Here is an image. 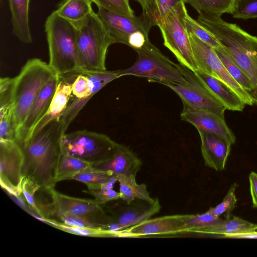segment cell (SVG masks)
<instances>
[{"instance_id":"obj_1","label":"cell","mask_w":257,"mask_h":257,"mask_svg":"<svg viewBox=\"0 0 257 257\" xmlns=\"http://www.w3.org/2000/svg\"><path fill=\"white\" fill-rule=\"evenodd\" d=\"M65 133L60 121L54 120L33 135L22 147V177L38 190L49 193L57 183L61 141Z\"/></svg>"},{"instance_id":"obj_2","label":"cell","mask_w":257,"mask_h":257,"mask_svg":"<svg viewBox=\"0 0 257 257\" xmlns=\"http://www.w3.org/2000/svg\"><path fill=\"white\" fill-rule=\"evenodd\" d=\"M197 20L218 41L247 77L252 87L250 96L257 105V37L221 16L199 13Z\"/></svg>"},{"instance_id":"obj_3","label":"cell","mask_w":257,"mask_h":257,"mask_svg":"<svg viewBox=\"0 0 257 257\" xmlns=\"http://www.w3.org/2000/svg\"><path fill=\"white\" fill-rule=\"evenodd\" d=\"M45 28L51 68L60 76L79 70L75 25L55 11L48 17Z\"/></svg>"},{"instance_id":"obj_4","label":"cell","mask_w":257,"mask_h":257,"mask_svg":"<svg viewBox=\"0 0 257 257\" xmlns=\"http://www.w3.org/2000/svg\"><path fill=\"white\" fill-rule=\"evenodd\" d=\"M74 24L77 30L79 69L91 71L106 70L107 50L113 42L97 13L93 11L86 19Z\"/></svg>"},{"instance_id":"obj_5","label":"cell","mask_w":257,"mask_h":257,"mask_svg":"<svg viewBox=\"0 0 257 257\" xmlns=\"http://www.w3.org/2000/svg\"><path fill=\"white\" fill-rule=\"evenodd\" d=\"M56 74L49 64L38 58H32L15 77L16 141L33 103L44 85Z\"/></svg>"},{"instance_id":"obj_6","label":"cell","mask_w":257,"mask_h":257,"mask_svg":"<svg viewBox=\"0 0 257 257\" xmlns=\"http://www.w3.org/2000/svg\"><path fill=\"white\" fill-rule=\"evenodd\" d=\"M137 53L138 57L133 65L118 70L120 77L134 75L163 84L186 81L182 65L171 61L149 40Z\"/></svg>"},{"instance_id":"obj_7","label":"cell","mask_w":257,"mask_h":257,"mask_svg":"<svg viewBox=\"0 0 257 257\" xmlns=\"http://www.w3.org/2000/svg\"><path fill=\"white\" fill-rule=\"evenodd\" d=\"M60 77L71 83L73 96V99L69 102L60 119L66 132L90 98L107 84L120 76L118 70L91 71L79 69Z\"/></svg>"},{"instance_id":"obj_8","label":"cell","mask_w":257,"mask_h":257,"mask_svg":"<svg viewBox=\"0 0 257 257\" xmlns=\"http://www.w3.org/2000/svg\"><path fill=\"white\" fill-rule=\"evenodd\" d=\"M185 4L182 2L173 8L158 26L164 46L172 52L181 65L194 72L198 68L185 22L188 13Z\"/></svg>"},{"instance_id":"obj_9","label":"cell","mask_w":257,"mask_h":257,"mask_svg":"<svg viewBox=\"0 0 257 257\" xmlns=\"http://www.w3.org/2000/svg\"><path fill=\"white\" fill-rule=\"evenodd\" d=\"M61 144L63 152L93 165L111 158L118 143L106 135L79 130L65 133Z\"/></svg>"},{"instance_id":"obj_10","label":"cell","mask_w":257,"mask_h":257,"mask_svg":"<svg viewBox=\"0 0 257 257\" xmlns=\"http://www.w3.org/2000/svg\"><path fill=\"white\" fill-rule=\"evenodd\" d=\"M189 35L198 70L222 81L238 94L246 104L253 105L250 96L230 76L214 49L193 34L189 33Z\"/></svg>"},{"instance_id":"obj_11","label":"cell","mask_w":257,"mask_h":257,"mask_svg":"<svg viewBox=\"0 0 257 257\" xmlns=\"http://www.w3.org/2000/svg\"><path fill=\"white\" fill-rule=\"evenodd\" d=\"M56 216L71 214L85 218L98 228L108 230L113 223L111 217L95 199L77 198L62 194L54 189L49 192Z\"/></svg>"},{"instance_id":"obj_12","label":"cell","mask_w":257,"mask_h":257,"mask_svg":"<svg viewBox=\"0 0 257 257\" xmlns=\"http://www.w3.org/2000/svg\"><path fill=\"white\" fill-rule=\"evenodd\" d=\"M182 66L186 81L164 85L171 88L180 97L183 106L194 109L210 110L224 117L226 109L224 105L204 85L193 72Z\"/></svg>"},{"instance_id":"obj_13","label":"cell","mask_w":257,"mask_h":257,"mask_svg":"<svg viewBox=\"0 0 257 257\" xmlns=\"http://www.w3.org/2000/svg\"><path fill=\"white\" fill-rule=\"evenodd\" d=\"M23 149L16 140L0 139V182L2 187L15 196L21 193Z\"/></svg>"},{"instance_id":"obj_14","label":"cell","mask_w":257,"mask_h":257,"mask_svg":"<svg viewBox=\"0 0 257 257\" xmlns=\"http://www.w3.org/2000/svg\"><path fill=\"white\" fill-rule=\"evenodd\" d=\"M103 208L118 225L120 232L150 219L160 211L161 206L159 199L155 198L153 202L136 199L130 204L126 203L125 205L110 201Z\"/></svg>"},{"instance_id":"obj_15","label":"cell","mask_w":257,"mask_h":257,"mask_svg":"<svg viewBox=\"0 0 257 257\" xmlns=\"http://www.w3.org/2000/svg\"><path fill=\"white\" fill-rule=\"evenodd\" d=\"M107 30L113 44L121 43L127 45L130 35L137 31L143 32L148 36L142 16H125L98 8L97 12Z\"/></svg>"},{"instance_id":"obj_16","label":"cell","mask_w":257,"mask_h":257,"mask_svg":"<svg viewBox=\"0 0 257 257\" xmlns=\"http://www.w3.org/2000/svg\"><path fill=\"white\" fill-rule=\"evenodd\" d=\"M191 215L177 214L150 218L120 231L118 236L142 237L184 232L185 224Z\"/></svg>"},{"instance_id":"obj_17","label":"cell","mask_w":257,"mask_h":257,"mask_svg":"<svg viewBox=\"0 0 257 257\" xmlns=\"http://www.w3.org/2000/svg\"><path fill=\"white\" fill-rule=\"evenodd\" d=\"M180 117L182 120L192 124L198 131L219 136L231 145L235 142V137L226 124L224 117L211 110L183 106Z\"/></svg>"},{"instance_id":"obj_18","label":"cell","mask_w":257,"mask_h":257,"mask_svg":"<svg viewBox=\"0 0 257 257\" xmlns=\"http://www.w3.org/2000/svg\"><path fill=\"white\" fill-rule=\"evenodd\" d=\"M60 79L59 75H54L44 85L33 103L17 141L22 148L28 141L35 125L47 111Z\"/></svg>"},{"instance_id":"obj_19","label":"cell","mask_w":257,"mask_h":257,"mask_svg":"<svg viewBox=\"0 0 257 257\" xmlns=\"http://www.w3.org/2000/svg\"><path fill=\"white\" fill-rule=\"evenodd\" d=\"M15 77L0 79V139L16 140Z\"/></svg>"},{"instance_id":"obj_20","label":"cell","mask_w":257,"mask_h":257,"mask_svg":"<svg viewBox=\"0 0 257 257\" xmlns=\"http://www.w3.org/2000/svg\"><path fill=\"white\" fill-rule=\"evenodd\" d=\"M201 140V151L206 166L221 171L225 169L231 144L216 135L198 131Z\"/></svg>"},{"instance_id":"obj_21","label":"cell","mask_w":257,"mask_h":257,"mask_svg":"<svg viewBox=\"0 0 257 257\" xmlns=\"http://www.w3.org/2000/svg\"><path fill=\"white\" fill-rule=\"evenodd\" d=\"M142 163L128 147L118 144L114 155L105 161L92 165L95 168L106 171L112 177L119 175L137 176Z\"/></svg>"},{"instance_id":"obj_22","label":"cell","mask_w":257,"mask_h":257,"mask_svg":"<svg viewBox=\"0 0 257 257\" xmlns=\"http://www.w3.org/2000/svg\"><path fill=\"white\" fill-rule=\"evenodd\" d=\"M72 95L71 83L60 78L47 111L33 128L28 140L33 135L50 122L60 120L68 107Z\"/></svg>"},{"instance_id":"obj_23","label":"cell","mask_w":257,"mask_h":257,"mask_svg":"<svg viewBox=\"0 0 257 257\" xmlns=\"http://www.w3.org/2000/svg\"><path fill=\"white\" fill-rule=\"evenodd\" d=\"M204 85L224 105L226 109L242 111L246 103L230 87L222 81L199 70L194 72Z\"/></svg>"},{"instance_id":"obj_24","label":"cell","mask_w":257,"mask_h":257,"mask_svg":"<svg viewBox=\"0 0 257 257\" xmlns=\"http://www.w3.org/2000/svg\"><path fill=\"white\" fill-rule=\"evenodd\" d=\"M12 23V32L18 39L26 44L32 42L29 22L30 0H8Z\"/></svg>"},{"instance_id":"obj_25","label":"cell","mask_w":257,"mask_h":257,"mask_svg":"<svg viewBox=\"0 0 257 257\" xmlns=\"http://www.w3.org/2000/svg\"><path fill=\"white\" fill-rule=\"evenodd\" d=\"M257 230V224L237 216L226 215L215 225L201 230L199 234L227 235L253 232Z\"/></svg>"},{"instance_id":"obj_26","label":"cell","mask_w":257,"mask_h":257,"mask_svg":"<svg viewBox=\"0 0 257 257\" xmlns=\"http://www.w3.org/2000/svg\"><path fill=\"white\" fill-rule=\"evenodd\" d=\"M136 176L119 175L115 177L119 185L120 199L127 204L136 199H141L150 202H154L155 198L151 197L147 186L137 183Z\"/></svg>"},{"instance_id":"obj_27","label":"cell","mask_w":257,"mask_h":257,"mask_svg":"<svg viewBox=\"0 0 257 257\" xmlns=\"http://www.w3.org/2000/svg\"><path fill=\"white\" fill-rule=\"evenodd\" d=\"M91 0H64L56 12L61 18L73 24L86 19L93 11Z\"/></svg>"},{"instance_id":"obj_28","label":"cell","mask_w":257,"mask_h":257,"mask_svg":"<svg viewBox=\"0 0 257 257\" xmlns=\"http://www.w3.org/2000/svg\"><path fill=\"white\" fill-rule=\"evenodd\" d=\"M182 2L184 0H153L149 10L141 15L147 31L158 26L173 8Z\"/></svg>"},{"instance_id":"obj_29","label":"cell","mask_w":257,"mask_h":257,"mask_svg":"<svg viewBox=\"0 0 257 257\" xmlns=\"http://www.w3.org/2000/svg\"><path fill=\"white\" fill-rule=\"evenodd\" d=\"M198 13L221 16L224 14H232L236 0H184Z\"/></svg>"},{"instance_id":"obj_30","label":"cell","mask_w":257,"mask_h":257,"mask_svg":"<svg viewBox=\"0 0 257 257\" xmlns=\"http://www.w3.org/2000/svg\"><path fill=\"white\" fill-rule=\"evenodd\" d=\"M214 49L230 76L250 95L252 90L251 85L232 57L223 46Z\"/></svg>"},{"instance_id":"obj_31","label":"cell","mask_w":257,"mask_h":257,"mask_svg":"<svg viewBox=\"0 0 257 257\" xmlns=\"http://www.w3.org/2000/svg\"><path fill=\"white\" fill-rule=\"evenodd\" d=\"M112 177L108 172L95 168L91 165L73 176L70 180L85 184L88 190H100L102 186Z\"/></svg>"},{"instance_id":"obj_32","label":"cell","mask_w":257,"mask_h":257,"mask_svg":"<svg viewBox=\"0 0 257 257\" xmlns=\"http://www.w3.org/2000/svg\"><path fill=\"white\" fill-rule=\"evenodd\" d=\"M92 165L62 151L57 175V182L70 180L71 178Z\"/></svg>"},{"instance_id":"obj_33","label":"cell","mask_w":257,"mask_h":257,"mask_svg":"<svg viewBox=\"0 0 257 257\" xmlns=\"http://www.w3.org/2000/svg\"><path fill=\"white\" fill-rule=\"evenodd\" d=\"M222 218L217 217L209 210L202 214H191L186 220L184 232H199L218 223Z\"/></svg>"},{"instance_id":"obj_34","label":"cell","mask_w":257,"mask_h":257,"mask_svg":"<svg viewBox=\"0 0 257 257\" xmlns=\"http://www.w3.org/2000/svg\"><path fill=\"white\" fill-rule=\"evenodd\" d=\"M186 27L188 33H191L213 48L222 47L218 41L198 21L187 13L185 17Z\"/></svg>"},{"instance_id":"obj_35","label":"cell","mask_w":257,"mask_h":257,"mask_svg":"<svg viewBox=\"0 0 257 257\" xmlns=\"http://www.w3.org/2000/svg\"><path fill=\"white\" fill-rule=\"evenodd\" d=\"M52 225L63 231L79 235L92 237L116 236V234L109 230L83 228L67 225L56 220H52Z\"/></svg>"},{"instance_id":"obj_36","label":"cell","mask_w":257,"mask_h":257,"mask_svg":"<svg viewBox=\"0 0 257 257\" xmlns=\"http://www.w3.org/2000/svg\"><path fill=\"white\" fill-rule=\"evenodd\" d=\"M238 186L236 183L232 184L222 201L215 207H210L208 210L217 217L224 213H226V216L230 215V213L235 207L237 201L235 191Z\"/></svg>"},{"instance_id":"obj_37","label":"cell","mask_w":257,"mask_h":257,"mask_svg":"<svg viewBox=\"0 0 257 257\" xmlns=\"http://www.w3.org/2000/svg\"><path fill=\"white\" fill-rule=\"evenodd\" d=\"M98 8L125 15L133 16L134 12L130 5L129 0H91Z\"/></svg>"},{"instance_id":"obj_38","label":"cell","mask_w":257,"mask_h":257,"mask_svg":"<svg viewBox=\"0 0 257 257\" xmlns=\"http://www.w3.org/2000/svg\"><path fill=\"white\" fill-rule=\"evenodd\" d=\"M232 15L238 19L257 18V0H236Z\"/></svg>"},{"instance_id":"obj_39","label":"cell","mask_w":257,"mask_h":257,"mask_svg":"<svg viewBox=\"0 0 257 257\" xmlns=\"http://www.w3.org/2000/svg\"><path fill=\"white\" fill-rule=\"evenodd\" d=\"M21 193L23 194L24 199L30 209L36 213L43 220L45 219L43 212L34 198L35 192L38 190L29 180L23 178L21 183Z\"/></svg>"},{"instance_id":"obj_40","label":"cell","mask_w":257,"mask_h":257,"mask_svg":"<svg viewBox=\"0 0 257 257\" xmlns=\"http://www.w3.org/2000/svg\"><path fill=\"white\" fill-rule=\"evenodd\" d=\"M83 192L92 195L95 200L101 206H103L107 203L120 199V194L114 190L112 188L100 190H88Z\"/></svg>"},{"instance_id":"obj_41","label":"cell","mask_w":257,"mask_h":257,"mask_svg":"<svg viewBox=\"0 0 257 257\" xmlns=\"http://www.w3.org/2000/svg\"><path fill=\"white\" fill-rule=\"evenodd\" d=\"M57 216L60 221L59 222L67 225L83 228L99 229L87 219L79 216L71 214H62Z\"/></svg>"},{"instance_id":"obj_42","label":"cell","mask_w":257,"mask_h":257,"mask_svg":"<svg viewBox=\"0 0 257 257\" xmlns=\"http://www.w3.org/2000/svg\"><path fill=\"white\" fill-rule=\"evenodd\" d=\"M149 40L148 36L143 32L137 31L132 33L128 38L127 46L136 52L141 49Z\"/></svg>"},{"instance_id":"obj_43","label":"cell","mask_w":257,"mask_h":257,"mask_svg":"<svg viewBox=\"0 0 257 257\" xmlns=\"http://www.w3.org/2000/svg\"><path fill=\"white\" fill-rule=\"evenodd\" d=\"M248 179L252 207L257 208V173L251 172Z\"/></svg>"},{"instance_id":"obj_44","label":"cell","mask_w":257,"mask_h":257,"mask_svg":"<svg viewBox=\"0 0 257 257\" xmlns=\"http://www.w3.org/2000/svg\"><path fill=\"white\" fill-rule=\"evenodd\" d=\"M223 237L231 238H257V231L256 230L246 233L223 235Z\"/></svg>"},{"instance_id":"obj_45","label":"cell","mask_w":257,"mask_h":257,"mask_svg":"<svg viewBox=\"0 0 257 257\" xmlns=\"http://www.w3.org/2000/svg\"><path fill=\"white\" fill-rule=\"evenodd\" d=\"M140 4L143 9V13H146L150 7L153 0H135Z\"/></svg>"}]
</instances>
